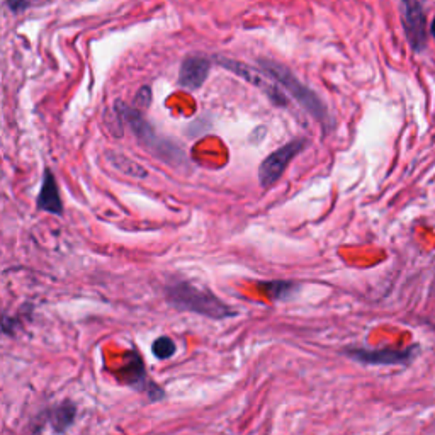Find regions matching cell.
Returning <instances> with one entry per match:
<instances>
[{
	"mask_svg": "<svg viewBox=\"0 0 435 435\" xmlns=\"http://www.w3.org/2000/svg\"><path fill=\"white\" fill-rule=\"evenodd\" d=\"M257 65L270 80H274V82L279 83L281 87H284V89L290 92V96L294 99L310 116H313L325 130L332 126V119L330 114H328V109L327 105H325V102L316 96V92H313L310 87H306L305 83L286 67V65L267 60V58H259Z\"/></svg>",
	"mask_w": 435,
	"mask_h": 435,
	"instance_id": "1",
	"label": "cell"
},
{
	"mask_svg": "<svg viewBox=\"0 0 435 435\" xmlns=\"http://www.w3.org/2000/svg\"><path fill=\"white\" fill-rule=\"evenodd\" d=\"M167 301L179 312H191L203 314V316L213 318V320H223V318L235 316V310L230 308L226 303L211 294L208 290L194 286L192 283L177 281L165 287Z\"/></svg>",
	"mask_w": 435,
	"mask_h": 435,
	"instance_id": "2",
	"label": "cell"
},
{
	"mask_svg": "<svg viewBox=\"0 0 435 435\" xmlns=\"http://www.w3.org/2000/svg\"><path fill=\"white\" fill-rule=\"evenodd\" d=\"M116 111H118V114L121 116V119L124 123L130 124V128L134 131V134L140 138L141 143L148 146V148H152V152H155L156 155H160L162 159H167V160L177 159L179 156L177 150H175L174 146H167L165 141L156 138L155 131H153L152 126L146 123V119L141 116V112L138 111V109L130 108V105L124 104V102L123 104L121 102H116Z\"/></svg>",
	"mask_w": 435,
	"mask_h": 435,
	"instance_id": "3",
	"label": "cell"
},
{
	"mask_svg": "<svg viewBox=\"0 0 435 435\" xmlns=\"http://www.w3.org/2000/svg\"><path fill=\"white\" fill-rule=\"evenodd\" d=\"M214 61L221 65L223 68H226L228 72L235 73L236 77L247 80L248 83H252V85H255L257 89H261L262 92L267 94V96L272 99L274 104H279V105L287 104L286 97L283 96L279 87L274 85L272 80H270L269 77L261 70V68H254V67H250V65L242 63V61L233 60V58H225V57H216L214 58Z\"/></svg>",
	"mask_w": 435,
	"mask_h": 435,
	"instance_id": "4",
	"label": "cell"
},
{
	"mask_svg": "<svg viewBox=\"0 0 435 435\" xmlns=\"http://www.w3.org/2000/svg\"><path fill=\"white\" fill-rule=\"evenodd\" d=\"M305 140H292L290 143L277 148L274 153H270L259 169V181H261L262 188H270L272 184H276L283 177L284 170L287 169L291 160L296 155H299L305 150Z\"/></svg>",
	"mask_w": 435,
	"mask_h": 435,
	"instance_id": "5",
	"label": "cell"
},
{
	"mask_svg": "<svg viewBox=\"0 0 435 435\" xmlns=\"http://www.w3.org/2000/svg\"><path fill=\"white\" fill-rule=\"evenodd\" d=\"M401 24L412 50L420 53L427 46V17L423 12L422 3L403 2L400 6Z\"/></svg>",
	"mask_w": 435,
	"mask_h": 435,
	"instance_id": "6",
	"label": "cell"
},
{
	"mask_svg": "<svg viewBox=\"0 0 435 435\" xmlns=\"http://www.w3.org/2000/svg\"><path fill=\"white\" fill-rule=\"evenodd\" d=\"M416 352V347L408 349H347L345 356L363 364L401 365L408 364Z\"/></svg>",
	"mask_w": 435,
	"mask_h": 435,
	"instance_id": "7",
	"label": "cell"
},
{
	"mask_svg": "<svg viewBox=\"0 0 435 435\" xmlns=\"http://www.w3.org/2000/svg\"><path fill=\"white\" fill-rule=\"evenodd\" d=\"M121 379L126 385L136 387V390L146 391V394L152 400H159V398L163 396V391L156 385H153L152 381H148V378H146L143 361H141L138 350L128 352V361L121 369Z\"/></svg>",
	"mask_w": 435,
	"mask_h": 435,
	"instance_id": "8",
	"label": "cell"
},
{
	"mask_svg": "<svg viewBox=\"0 0 435 435\" xmlns=\"http://www.w3.org/2000/svg\"><path fill=\"white\" fill-rule=\"evenodd\" d=\"M210 70V58L203 57V54H189L184 58L181 70H179V85L189 90L199 89L206 82Z\"/></svg>",
	"mask_w": 435,
	"mask_h": 435,
	"instance_id": "9",
	"label": "cell"
},
{
	"mask_svg": "<svg viewBox=\"0 0 435 435\" xmlns=\"http://www.w3.org/2000/svg\"><path fill=\"white\" fill-rule=\"evenodd\" d=\"M38 208L45 211V213L57 214V216H61V213H63V204H61L57 179L48 169L45 170V175H43V184L38 196Z\"/></svg>",
	"mask_w": 435,
	"mask_h": 435,
	"instance_id": "10",
	"label": "cell"
},
{
	"mask_svg": "<svg viewBox=\"0 0 435 435\" xmlns=\"http://www.w3.org/2000/svg\"><path fill=\"white\" fill-rule=\"evenodd\" d=\"M77 415V407L72 401H63L61 405L54 407L53 415H51V425H53L54 432L61 434L72 425Z\"/></svg>",
	"mask_w": 435,
	"mask_h": 435,
	"instance_id": "11",
	"label": "cell"
},
{
	"mask_svg": "<svg viewBox=\"0 0 435 435\" xmlns=\"http://www.w3.org/2000/svg\"><path fill=\"white\" fill-rule=\"evenodd\" d=\"M109 160H111L112 165H114L116 169L121 170L123 174L133 175V177H138V179L146 177V170L143 169V167L138 165V163H134L133 160H130L128 156L121 155V153L111 152L109 153Z\"/></svg>",
	"mask_w": 435,
	"mask_h": 435,
	"instance_id": "12",
	"label": "cell"
},
{
	"mask_svg": "<svg viewBox=\"0 0 435 435\" xmlns=\"http://www.w3.org/2000/svg\"><path fill=\"white\" fill-rule=\"evenodd\" d=\"M175 342L169 337H159L152 343V352L156 359H170L175 354Z\"/></svg>",
	"mask_w": 435,
	"mask_h": 435,
	"instance_id": "13",
	"label": "cell"
},
{
	"mask_svg": "<svg viewBox=\"0 0 435 435\" xmlns=\"http://www.w3.org/2000/svg\"><path fill=\"white\" fill-rule=\"evenodd\" d=\"M7 7H9L10 10H12L14 14H19L21 10H26V9H29V7H31V3L29 2H21V0H9V2H7Z\"/></svg>",
	"mask_w": 435,
	"mask_h": 435,
	"instance_id": "14",
	"label": "cell"
}]
</instances>
